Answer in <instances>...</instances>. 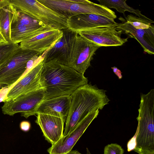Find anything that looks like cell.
<instances>
[{"mask_svg": "<svg viewBox=\"0 0 154 154\" xmlns=\"http://www.w3.org/2000/svg\"><path fill=\"white\" fill-rule=\"evenodd\" d=\"M88 78L69 66L51 61L44 63L41 76L45 89V100L71 95L77 89L88 84Z\"/></svg>", "mask_w": 154, "mask_h": 154, "instance_id": "cell-1", "label": "cell"}, {"mask_svg": "<svg viewBox=\"0 0 154 154\" xmlns=\"http://www.w3.org/2000/svg\"><path fill=\"white\" fill-rule=\"evenodd\" d=\"M106 91L98 88L96 85L88 84L73 93L63 136L72 131L91 112L97 109L101 110L109 104L110 100L106 94Z\"/></svg>", "mask_w": 154, "mask_h": 154, "instance_id": "cell-2", "label": "cell"}, {"mask_svg": "<svg viewBox=\"0 0 154 154\" xmlns=\"http://www.w3.org/2000/svg\"><path fill=\"white\" fill-rule=\"evenodd\" d=\"M140 102L137 119L136 146L138 154H154V89L140 94Z\"/></svg>", "mask_w": 154, "mask_h": 154, "instance_id": "cell-3", "label": "cell"}, {"mask_svg": "<svg viewBox=\"0 0 154 154\" xmlns=\"http://www.w3.org/2000/svg\"><path fill=\"white\" fill-rule=\"evenodd\" d=\"M39 2L67 19L77 14H93L113 20L117 18L109 8L87 0H39Z\"/></svg>", "mask_w": 154, "mask_h": 154, "instance_id": "cell-4", "label": "cell"}, {"mask_svg": "<svg viewBox=\"0 0 154 154\" xmlns=\"http://www.w3.org/2000/svg\"><path fill=\"white\" fill-rule=\"evenodd\" d=\"M16 9L60 30L68 28L67 19L36 0H10Z\"/></svg>", "mask_w": 154, "mask_h": 154, "instance_id": "cell-5", "label": "cell"}, {"mask_svg": "<svg viewBox=\"0 0 154 154\" xmlns=\"http://www.w3.org/2000/svg\"><path fill=\"white\" fill-rule=\"evenodd\" d=\"M34 51L23 49L19 46L12 55L0 65V84L10 86L24 74L28 61L36 55H42Z\"/></svg>", "mask_w": 154, "mask_h": 154, "instance_id": "cell-6", "label": "cell"}, {"mask_svg": "<svg viewBox=\"0 0 154 154\" xmlns=\"http://www.w3.org/2000/svg\"><path fill=\"white\" fill-rule=\"evenodd\" d=\"M45 89L42 88L7 101L2 107V112L10 116L20 113L21 116L27 118L36 114L38 106L45 100Z\"/></svg>", "mask_w": 154, "mask_h": 154, "instance_id": "cell-7", "label": "cell"}, {"mask_svg": "<svg viewBox=\"0 0 154 154\" xmlns=\"http://www.w3.org/2000/svg\"><path fill=\"white\" fill-rule=\"evenodd\" d=\"M116 25L81 30L76 32L79 35L100 47L121 46L128 41V38L121 37L122 31L116 29Z\"/></svg>", "mask_w": 154, "mask_h": 154, "instance_id": "cell-8", "label": "cell"}, {"mask_svg": "<svg viewBox=\"0 0 154 154\" xmlns=\"http://www.w3.org/2000/svg\"><path fill=\"white\" fill-rule=\"evenodd\" d=\"M43 58L32 69L25 72L14 84L10 86L5 101L42 88L41 76Z\"/></svg>", "mask_w": 154, "mask_h": 154, "instance_id": "cell-9", "label": "cell"}, {"mask_svg": "<svg viewBox=\"0 0 154 154\" xmlns=\"http://www.w3.org/2000/svg\"><path fill=\"white\" fill-rule=\"evenodd\" d=\"M62 37L50 48L43 53L44 63L54 61L68 66L77 32L69 28L62 29Z\"/></svg>", "mask_w": 154, "mask_h": 154, "instance_id": "cell-10", "label": "cell"}, {"mask_svg": "<svg viewBox=\"0 0 154 154\" xmlns=\"http://www.w3.org/2000/svg\"><path fill=\"white\" fill-rule=\"evenodd\" d=\"M100 47L78 35L74 43L68 66L84 74L90 66L95 52Z\"/></svg>", "mask_w": 154, "mask_h": 154, "instance_id": "cell-11", "label": "cell"}, {"mask_svg": "<svg viewBox=\"0 0 154 154\" xmlns=\"http://www.w3.org/2000/svg\"><path fill=\"white\" fill-rule=\"evenodd\" d=\"M99 112V109H97L89 113L72 131L52 144L47 149L49 154H66L72 150L89 125L97 117Z\"/></svg>", "mask_w": 154, "mask_h": 154, "instance_id": "cell-12", "label": "cell"}, {"mask_svg": "<svg viewBox=\"0 0 154 154\" xmlns=\"http://www.w3.org/2000/svg\"><path fill=\"white\" fill-rule=\"evenodd\" d=\"M35 123L40 128L45 139L51 145L63 136L66 119L58 113H37Z\"/></svg>", "mask_w": 154, "mask_h": 154, "instance_id": "cell-13", "label": "cell"}, {"mask_svg": "<svg viewBox=\"0 0 154 154\" xmlns=\"http://www.w3.org/2000/svg\"><path fill=\"white\" fill-rule=\"evenodd\" d=\"M62 30L51 28L20 43L21 48L38 52L42 54L53 46L62 36Z\"/></svg>", "mask_w": 154, "mask_h": 154, "instance_id": "cell-14", "label": "cell"}, {"mask_svg": "<svg viewBox=\"0 0 154 154\" xmlns=\"http://www.w3.org/2000/svg\"><path fill=\"white\" fill-rule=\"evenodd\" d=\"M114 20L93 14H83L72 16L67 20L68 28L75 31L101 26L116 25Z\"/></svg>", "mask_w": 154, "mask_h": 154, "instance_id": "cell-15", "label": "cell"}, {"mask_svg": "<svg viewBox=\"0 0 154 154\" xmlns=\"http://www.w3.org/2000/svg\"><path fill=\"white\" fill-rule=\"evenodd\" d=\"M117 30H121L131 38L136 39L140 44L145 52L150 55L154 54V26L152 24L148 29H137L135 28L125 21L117 23Z\"/></svg>", "mask_w": 154, "mask_h": 154, "instance_id": "cell-16", "label": "cell"}, {"mask_svg": "<svg viewBox=\"0 0 154 154\" xmlns=\"http://www.w3.org/2000/svg\"><path fill=\"white\" fill-rule=\"evenodd\" d=\"M71 100V95L62 96L44 100L38 106L36 114L58 113L66 119L69 113Z\"/></svg>", "mask_w": 154, "mask_h": 154, "instance_id": "cell-17", "label": "cell"}, {"mask_svg": "<svg viewBox=\"0 0 154 154\" xmlns=\"http://www.w3.org/2000/svg\"><path fill=\"white\" fill-rule=\"evenodd\" d=\"M53 28L48 26L42 27H29L11 21L10 28L11 43L18 44L27 39Z\"/></svg>", "mask_w": 154, "mask_h": 154, "instance_id": "cell-18", "label": "cell"}, {"mask_svg": "<svg viewBox=\"0 0 154 154\" xmlns=\"http://www.w3.org/2000/svg\"><path fill=\"white\" fill-rule=\"evenodd\" d=\"M16 9L10 0H0V32L8 44H11V24Z\"/></svg>", "mask_w": 154, "mask_h": 154, "instance_id": "cell-19", "label": "cell"}, {"mask_svg": "<svg viewBox=\"0 0 154 154\" xmlns=\"http://www.w3.org/2000/svg\"><path fill=\"white\" fill-rule=\"evenodd\" d=\"M99 4L104 6L108 8L116 9L121 13L123 14L126 11L132 13L137 16L139 17L146 20L149 18L142 14L138 9H135L128 6L126 3V0H98Z\"/></svg>", "mask_w": 154, "mask_h": 154, "instance_id": "cell-20", "label": "cell"}, {"mask_svg": "<svg viewBox=\"0 0 154 154\" xmlns=\"http://www.w3.org/2000/svg\"><path fill=\"white\" fill-rule=\"evenodd\" d=\"M11 21L31 27H42L47 26L42 22L16 9Z\"/></svg>", "mask_w": 154, "mask_h": 154, "instance_id": "cell-21", "label": "cell"}, {"mask_svg": "<svg viewBox=\"0 0 154 154\" xmlns=\"http://www.w3.org/2000/svg\"><path fill=\"white\" fill-rule=\"evenodd\" d=\"M125 17V22L137 29H148L154 23L153 20L149 19H144L131 14L127 15Z\"/></svg>", "mask_w": 154, "mask_h": 154, "instance_id": "cell-22", "label": "cell"}, {"mask_svg": "<svg viewBox=\"0 0 154 154\" xmlns=\"http://www.w3.org/2000/svg\"><path fill=\"white\" fill-rule=\"evenodd\" d=\"M19 46L18 44L13 43L0 45V65L12 55Z\"/></svg>", "mask_w": 154, "mask_h": 154, "instance_id": "cell-23", "label": "cell"}, {"mask_svg": "<svg viewBox=\"0 0 154 154\" xmlns=\"http://www.w3.org/2000/svg\"><path fill=\"white\" fill-rule=\"evenodd\" d=\"M124 150L121 146L117 143H111L106 146L103 154H123Z\"/></svg>", "mask_w": 154, "mask_h": 154, "instance_id": "cell-24", "label": "cell"}, {"mask_svg": "<svg viewBox=\"0 0 154 154\" xmlns=\"http://www.w3.org/2000/svg\"><path fill=\"white\" fill-rule=\"evenodd\" d=\"M10 86H6L0 90V103L4 102L8 94Z\"/></svg>", "mask_w": 154, "mask_h": 154, "instance_id": "cell-25", "label": "cell"}, {"mask_svg": "<svg viewBox=\"0 0 154 154\" xmlns=\"http://www.w3.org/2000/svg\"><path fill=\"white\" fill-rule=\"evenodd\" d=\"M31 127V124L29 122L26 121H22L20 123V129L24 132L28 131Z\"/></svg>", "mask_w": 154, "mask_h": 154, "instance_id": "cell-26", "label": "cell"}, {"mask_svg": "<svg viewBox=\"0 0 154 154\" xmlns=\"http://www.w3.org/2000/svg\"><path fill=\"white\" fill-rule=\"evenodd\" d=\"M136 133H135L134 136L127 143V150L129 152L134 150L136 146Z\"/></svg>", "mask_w": 154, "mask_h": 154, "instance_id": "cell-27", "label": "cell"}, {"mask_svg": "<svg viewBox=\"0 0 154 154\" xmlns=\"http://www.w3.org/2000/svg\"><path fill=\"white\" fill-rule=\"evenodd\" d=\"M112 69L113 71L116 75L118 77L119 79H121L122 77V72L121 71L118 69L115 66L113 67L112 68Z\"/></svg>", "mask_w": 154, "mask_h": 154, "instance_id": "cell-28", "label": "cell"}, {"mask_svg": "<svg viewBox=\"0 0 154 154\" xmlns=\"http://www.w3.org/2000/svg\"><path fill=\"white\" fill-rule=\"evenodd\" d=\"M87 150V154H91L88 148H86ZM66 154H82L79 152L78 151L75 150H71Z\"/></svg>", "mask_w": 154, "mask_h": 154, "instance_id": "cell-29", "label": "cell"}, {"mask_svg": "<svg viewBox=\"0 0 154 154\" xmlns=\"http://www.w3.org/2000/svg\"><path fill=\"white\" fill-rule=\"evenodd\" d=\"M8 43L0 32V45Z\"/></svg>", "mask_w": 154, "mask_h": 154, "instance_id": "cell-30", "label": "cell"}, {"mask_svg": "<svg viewBox=\"0 0 154 154\" xmlns=\"http://www.w3.org/2000/svg\"><path fill=\"white\" fill-rule=\"evenodd\" d=\"M5 85L2 84H0V90L2 88L6 86Z\"/></svg>", "mask_w": 154, "mask_h": 154, "instance_id": "cell-31", "label": "cell"}, {"mask_svg": "<svg viewBox=\"0 0 154 154\" xmlns=\"http://www.w3.org/2000/svg\"></svg>", "mask_w": 154, "mask_h": 154, "instance_id": "cell-32", "label": "cell"}]
</instances>
